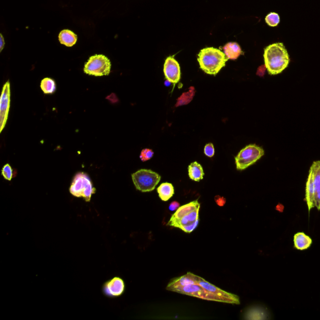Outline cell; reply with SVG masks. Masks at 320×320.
<instances>
[{
    "mask_svg": "<svg viewBox=\"0 0 320 320\" xmlns=\"http://www.w3.org/2000/svg\"><path fill=\"white\" fill-rule=\"evenodd\" d=\"M168 291L201 298V299L223 302L220 298L207 291L189 277L188 274L172 279L167 286Z\"/></svg>",
    "mask_w": 320,
    "mask_h": 320,
    "instance_id": "1",
    "label": "cell"
},
{
    "mask_svg": "<svg viewBox=\"0 0 320 320\" xmlns=\"http://www.w3.org/2000/svg\"><path fill=\"white\" fill-rule=\"evenodd\" d=\"M265 65L270 75L280 74L288 67L290 56L283 43L268 45L264 50Z\"/></svg>",
    "mask_w": 320,
    "mask_h": 320,
    "instance_id": "2",
    "label": "cell"
},
{
    "mask_svg": "<svg viewBox=\"0 0 320 320\" xmlns=\"http://www.w3.org/2000/svg\"><path fill=\"white\" fill-rule=\"evenodd\" d=\"M197 60L203 72L215 76L225 67L229 59L219 49L207 47L200 51Z\"/></svg>",
    "mask_w": 320,
    "mask_h": 320,
    "instance_id": "3",
    "label": "cell"
},
{
    "mask_svg": "<svg viewBox=\"0 0 320 320\" xmlns=\"http://www.w3.org/2000/svg\"><path fill=\"white\" fill-rule=\"evenodd\" d=\"M70 192L76 197H82L86 202L91 200L92 195L95 194L89 176L83 172L77 173L75 176L70 188Z\"/></svg>",
    "mask_w": 320,
    "mask_h": 320,
    "instance_id": "4",
    "label": "cell"
},
{
    "mask_svg": "<svg viewBox=\"0 0 320 320\" xmlns=\"http://www.w3.org/2000/svg\"><path fill=\"white\" fill-rule=\"evenodd\" d=\"M135 187L142 192L152 191L158 185L161 176L152 170L142 169L132 175Z\"/></svg>",
    "mask_w": 320,
    "mask_h": 320,
    "instance_id": "5",
    "label": "cell"
},
{
    "mask_svg": "<svg viewBox=\"0 0 320 320\" xmlns=\"http://www.w3.org/2000/svg\"><path fill=\"white\" fill-rule=\"evenodd\" d=\"M264 149L255 144L249 145L241 150L235 157V164L238 170L246 169L264 155Z\"/></svg>",
    "mask_w": 320,
    "mask_h": 320,
    "instance_id": "6",
    "label": "cell"
},
{
    "mask_svg": "<svg viewBox=\"0 0 320 320\" xmlns=\"http://www.w3.org/2000/svg\"><path fill=\"white\" fill-rule=\"evenodd\" d=\"M112 63L107 56L95 55L90 57L84 67L83 71L89 75L102 77L110 74Z\"/></svg>",
    "mask_w": 320,
    "mask_h": 320,
    "instance_id": "7",
    "label": "cell"
},
{
    "mask_svg": "<svg viewBox=\"0 0 320 320\" xmlns=\"http://www.w3.org/2000/svg\"><path fill=\"white\" fill-rule=\"evenodd\" d=\"M188 275L190 277L192 280H194L195 282L203 289L207 290V291L216 295L221 298L223 303H230V304L240 305V298L237 295L230 294V293L224 291V290L218 288L214 284L209 283L207 281H206L205 279L200 277V276L195 275L194 273L190 272L187 273Z\"/></svg>",
    "mask_w": 320,
    "mask_h": 320,
    "instance_id": "8",
    "label": "cell"
},
{
    "mask_svg": "<svg viewBox=\"0 0 320 320\" xmlns=\"http://www.w3.org/2000/svg\"><path fill=\"white\" fill-rule=\"evenodd\" d=\"M10 83L7 81L3 87L0 99V133L6 126L10 108Z\"/></svg>",
    "mask_w": 320,
    "mask_h": 320,
    "instance_id": "9",
    "label": "cell"
},
{
    "mask_svg": "<svg viewBox=\"0 0 320 320\" xmlns=\"http://www.w3.org/2000/svg\"><path fill=\"white\" fill-rule=\"evenodd\" d=\"M164 72L166 80L173 84L174 86L180 80L181 70L180 65L174 56H170L165 60Z\"/></svg>",
    "mask_w": 320,
    "mask_h": 320,
    "instance_id": "10",
    "label": "cell"
},
{
    "mask_svg": "<svg viewBox=\"0 0 320 320\" xmlns=\"http://www.w3.org/2000/svg\"><path fill=\"white\" fill-rule=\"evenodd\" d=\"M308 178L310 179L313 184L315 207L320 210V161L313 163L309 171Z\"/></svg>",
    "mask_w": 320,
    "mask_h": 320,
    "instance_id": "11",
    "label": "cell"
},
{
    "mask_svg": "<svg viewBox=\"0 0 320 320\" xmlns=\"http://www.w3.org/2000/svg\"><path fill=\"white\" fill-rule=\"evenodd\" d=\"M104 290L107 296H120L124 291V281L120 278H114L105 284Z\"/></svg>",
    "mask_w": 320,
    "mask_h": 320,
    "instance_id": "12",
    "label": "cell"
},
{
    "mask_svg": "<svg viewBox=\"0 0 320 320\" xmlns=\"http://www.w3.org/2000/svg\"><path fill=\"white\" fill-rule=\"evenodd\" d=\"M199 207H200V204L198 200L193 201V202L188 203V204L181 206V207H179L176 210L174 214H173L167 225L179 220V219L182 218L184 216L186 215L187 214L191 212V211L196 210L197 208Z\"/></svg>",
    "mask_w": 320,
    "mask_h": 320,
    "instance_id": "13",
    "label": "cell"
},
{
    "mask_svg": "<svg viewBox=\"0 0 320 320\" xmlns=\"http://www.w3.org/2000/svg\"><path fill=\"white\" fill-rule=\"evenodd\" d=\"M200 208V207L197 208L196 210L187 214L186 215L184 216L182 218L179 219V220L173 222V223L167 225H168V226L178 228V229H180L181 227L194 223V222L197 221L198 219H199Z\"/></svg>",
    "mask_w": 320,
    "mask_h": 320,
    "instance_id": "14",
    "label": "cell"
},
{
    "mask_svg": "<svg viewBox=\"0 0 320 320\" xmlns=\"http://www.w3.org/2000/svg\"><path fill=\"white\" fill-rule=\"evenodd\" d=\"M223 50L228 59L232 60H235L243 54L240 46L236 42L227 43L223 47Z\"/></svg>",
    "mask_w": 320,
    "mask_h": 320,
    "instance_id": "15",
    "label": "cell"
},
{
    "mask_svg": "<svg viewBox=\"0 0 320 320\" xmlns=\"http://www.w3.org/2000/svg\"><path fill=\"white\" fill-rule=\"evenodd\" d=\"M58 39L61 44L67 47H72L77 42V35L70 29H63L58 35Z\"/></svg>",
    "mask_w": 320,
    "mask_h": 320,
    "instance_id": "16",
    "label": "cell"
},
{
    "mask_svg": "<svg viewBox=\"0 0 320 320\" xmlns=\"http://www.w3.org/2000/svg\"><path fill=\"white\" fill-rule=\"evenodd\" d=\"M312 243V240L304 233H298L294 236L295 247L299 250L308 249Z\"/></svg>",
    "mask_w": 320,
    "mask_h": 320,
    "instance_id": "17",
    "label": "cell"
},
{
    "mask_svg": "<svg viewBox=\"0 0 320 320\" xmlns=\"http://www.w3.org/2000/svg\"><path fill=\"white\" fill-rule=\"evenodd\" d=\"M188 175L191 180L198 182L203 180L205 173L202 165L197 162L191 163L188 167Z\"/></svg>",
    "mask_w": 320,
    "mask_h": 320,
    "instance_id": "18",
    "label": "cell"
},
{
    "mask_svg": "<svg viewBox=\"0 0 320 320\" xmlns=\"http://www.w3.org/2000/svg\"><path fill=\"white\" fill-rule=\"evenodd\" d=\"M157 192H158L160 199L164 202H167L174 195V186L172 183H164L158 187Z\"/></svg>",
    "mask_w": 320,
    "mask_h": 320,
    "instance_id": "19",
    "label": "cell"
},
{
    "mask_svg": "<svg viewBox=\"0 0 320 320\" xmlns=\"http://www.w3.org/2000/svg\"><path fill=\"white\" fill-rule=\"evenodd\" d=\"M266 311L261 307H252L247 309L244 314V318L249 319H265Z\"/></svg>",
    "mask_w": 320,
    "mask_h": 320,
    "instance_id": "20",
    "label": "cell"
},
{
    "mask_svg": "<svg viewBox=\"0 0 320 320\" xmlns=\"http://www.w3.org/2000/svg\"><path fill=\"white\" fill-rule=\"evenodd\" d=\"M195 89L194 86H191L189 89V91L184 92L178 98L177 102L175 106V107H180V106L188 105L190 103L195 95Z\"/></svg>",
    "mask_w": 320,
    "mask_h": 320,
    "instance_id": "21",
    "label": "cell"
},
{
    "mask_svg": "<svg viewBox=\"0 0 320 320\" xmlns=\"http://www.w3.org/2000/svg\"><path fill=\"white\" fill-rule=\"evenodd\" d=\"M40 87L45 94H53L56 89L55 81L50 78H45L41 82Z\"/></svg>",
    "mask_w": 320,
    "mask_h": 320,
    "instance_id": "22",
    "label": "cell"
},
{
    "mask_svg": "<svg viewBox=\"0 0 320 320\" xmlns=\"http://www.w3.org/2000/svg\"><path fill=\"white\" fill-rule=\"evenodd\" d=\"M265 22L271 27L277 26L280 23V15L275 12L270 13L265 17Z\"/></svg>",
    "mask_w": 320,
    "mask_h": 320,
    "instance_id": "23",
    "label": "cell"
},
{
    "mask_svg": "<svg viewBox=\"0 0 320 320\" xmlns=\"http://www.w3.org/2000/svg\"><path fill=\"white\" fill-rule=\"evenodd\" d=\"M2 174L5 180L11 181L13 177V171L9 164L5 165L3 168Z\"/></svg>",
    "mask_w": 320,
    "mask_h": 320,
    "instance_id": "24",
    "label": "cell"
},
{
    "mask_svg": "<svg viewBox=\"0 0 320 320\" xmlns=\"http://www.w3.org/2000/svg\"><path fill=\"white\" fill-rule=\"evenodd\" d=\"M154 152L151 149H143L140 154V159L142 162H146L153 158Z\"/></svg>",
    "mask_w": 320,
    "mask_h": 320,
    "instance_id": "25",
    "label": "cell"
},
{
    "mask_svg": "<svg viewBox=\"0 0 320 320\" xmlns=\"http://www.w3.org/2000/svg\"><path fill=\"white\" fill-rule=\"evenodd\" d=\"M204 153L205 155L209 157V158H212L215 155V148H214L213 143H208V144L205 145Z\"/></svg>",
    "mask_w": 320,
    "mask_h": 320,
    "instance_id": "26",
    "label": "cell"
},
{
    "mask_svg": "<svg viewBox=\"0 0 320 320\" xmlns=\"http://www.w3.org/2000/svg\"><path fill=\"white\" fill-rule=\"evenodd\" d=\"M199 221L200 219H198V220L194 222V223L186 225V226L181 227L180 229L183 230V232L188 233L194 232V230L197 229V227L199 226Z\"/></svg>",
    "mask_w": 320,
    "mask_h": 320,
    "instance_id": "27",
    "label": "cell"
},
{
    "mask_svg": "<svg viewBox=\"0 0 320 320\" xmlns=\"http://www.w3.org/2000/svg\"><path fill=\"white\" fill-rule=\"evenodd\" d=\"M215 200L216 204L219 206V207H223L225 203H226V199L223 197L219 196V195H217V196L215 197Z\"/></svg>",
    "mask_w": 320,
    "mask_h": 320,
    "instance_id": "28",
    "label": "cell"
},
{
    "mask_svg": "<svg viewBox=\"0 0 320 320\" xmlns=\"http://www.w3.org/2000/svg\"><path fill=\"white\" fill-rule=\"evenodd\" d=\"M266 70H267V68H266L265 65H262L258 69L257 75L260 77H264Z\"/></svg>",
    "mask_w": 320,
    "mask_h": 320,
    "instance_id": "29",
    "label": "cell"
},
{
    "mask_svg": "<svg viewBox=\"0 0 320 320\" xmlns=\"http://www.w3.org/2000/svg\"><path fill=\"white\" fill-rule=\"evenodd\" d=\"M180 207V203L176 202V201H174V202L170 203L169 205V210L171 211H174L177 210V209Z\"/></svg>",
    "mask_w": 320,
    "mask_h": 320,
    "instance_id": "30",
    "label": "cell"
},
{
    "mask_svg": "<svg viewBox=\"0 0 320 320\" xmlns=\"http://www.w3.org/2000/svg\"><path fill=\"white\" fill-rule=\"evenodd\" d=\"M5 46V41L4 36L0 34V52H2Z\"/></svg>",
    "mask_w": 320,
    "mask_h": 320,
    "instance_id": "31",
    "label": "cell"
},
{
    "mask_svg": "<svg viewBox=\"0 0 320 320\" xmlns=\"http://www.w3.org/2000/svg\"><path fill=\"white\" fill-rule=\"evenodd\" d=\"M165 85H166L167 86H169L171 85V84H172V83L170 82L169 81L167 80L166 81H165Z\"/></svg>",
    "mask_w": 320,
    "mask_h": 320,
    "instance_id": "32",
    "label": "cell"
}]
</instances>
